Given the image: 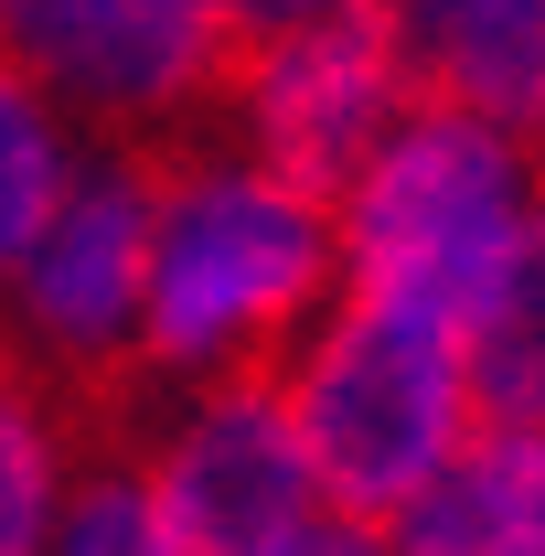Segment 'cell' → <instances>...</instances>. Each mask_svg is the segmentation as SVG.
<instances>
[{"instance_id":"7c38bea8","label":"cell","mask_w":545,"mask_h":556,"mask_svg":"<svg viewBox=\"0 0 545 556\" xmlns=\"http://www.w3.org/2000/svg\"><path fill=\"white\" fill-rule=\"evenodd\" d=\"M535 139H545V118H535Z\"/></svg>"},{"instance_id":"5b68a950","label":"cell","mask_w":545,"mask_h":556,"mask_svg":"<svg viewBox=\"0 0 545 556\" xmlns=\"http://www.w3.org/2000/svg\"><path fill=\"white\" fill-rule=\"evenodd\" d=\"M139 482H150V546H172V556L364 546L332 503H321L300 439H289V407H278V386H257V375L214 386L204 407H193V428Z\"/></svg>"},{"instance_id":"6da1fadb","label":"cell","mask_w":545,"mask_h":556,"mask_svg":"<svg viewBox=\"0 0 545 556\" xmlns=\"http://www.w3.org/2000/svg\"><path fill=\"white\" fill-rule=\"evenodd\" d=\"M332 300V214L289 193L268 161L182 150L150 225V289H139V364L278 386L300 332Z\"/></svg>"},{"instance_id":"9c48e42d","label":"cell","mask_w":545,"mask_h":556,"mask_svg":"<svg viewBox=\"0 0 545 556\" xmlns=\"http://www.w3.org/2000/svg\"><path fill=\"white\" fill-rule=\"evenodd\" d=\"M54 482H65V450H54V417L22 375V343L0 353V556L43 546V514H54Z\"/></svg>"},{"instance_id":"ba28073f","label":"cell","mask_w":545,"mask_h":556,"mask_svg":"<svg viewBox=\"0 0 545 556\" xmlns=\"http://www.w3.org/2000/svg\"><path fill=\"white\" fill-rule=\"evenodd\" d=\"M54 182H65V129H54V108H43L33 75L0 65V278L22 268V247H33V225L54 204Z\"/></svg>"},{"instance_id":"30bf717a","label":"cell","mask_w":545,"mask_h":556,"mask_svg":"<svg viewBox=\"0 0 545 556\" xmlns=\"http://www.w3.org/2000/svg\"><path fill=\"white\" fill-rule=\"evenodd\" d=\"M332 11H364V0H204V54H214V97L236 108V75L257 65L268 43L332 22Z\"/></svg>"},{"instance_id":"3957f363","label":"cell","mask_w":545,"mask_h":556,"mask_svg":"<svg viewBox=\"0 0 545 556\" xmlns=\"http://www.w3.org/2000/svg\"><path fill=\"white\" fill-rule=\"evenodd\" d=\"M342 225H353V289L364 300H407L428 321H460L503 257V236L524 225V161L492 118L417 97L385 129V150L353 172Z\"/></svg>"},{"instance_id":"52a82bcc","label":"cell","mask_w":545,"mask_h":556,"mask_svg":"<svg viewBox=\"0 0 545 556\" xmlns=\"http://www.w3.org/2000/svg\"><path fill=\"white\" fill-rule=\"evenodd\" d=\"M449 343H460V386H471L481 417L545 428V214L535 204L503 236V257L471 289V311L449 321Z\"/></svg>"},{"instance_id":"8fae6325","label":"cell","mask_w":545,"mask_h":556,"mask_svg":"<svg viewBox=\"0 0 545 556\" xmlns=\"http://www.w3.org/2000/svg\"><path fill=\"white\" fill-rule=\"evenodd\" d=\"M0 353H11V332H0Z\"/></svg>"},{"instance_id":"8992f818","label":"cell","mask_w":545,"mask_h":556,"mask_svg":"<svg viewBox=\"0 0 545 556\" xmlns=\"http://www.w3.org/2000/svg\"><path fill=\"white\" fill-rule=\"evenodd\" d=\"M407 108H417V75H407V43H396L385 0L332 11V22L268 43L257 65L236 75V118L257 139V161H268L289 193H310L321 214H342L353 172L385 150V129Z\"/></svg>"},{"instance_id":"7a4b0ae2","label":"cell","mask_w":545,"mask_h":556,"mask_svg":"<svg viewBox=\"0 0 545 556\" xmlns=\"http://www.w3.org/2000/svg\"><path fill=\"white\" fill-rule=\"evenodd\" d=\"M278 407H289V439H300L321 503H332L364 546H385V525L407 514V492L460 450L471 386H460L449 321L353 289V311H342L332 332L310 353H289Z\"/></svg>"},{"instance_id":"277c9868","label":"cell","mask_w":545,"mask_h":556,"mask_svg":"<svg viewBox=\"0 0 545 556\" xmlns=\"http://www.w3.org/2000/svg\"><path fill=\"white\" fill-rule=\"evenodd\" d=\"M0 65H22L97 139L204 150L193 129L204 108H225L204 54V0H0Z\"/></svg>"}]
</instances>
